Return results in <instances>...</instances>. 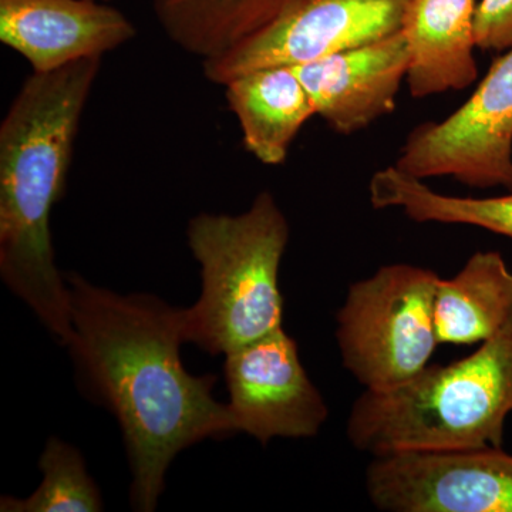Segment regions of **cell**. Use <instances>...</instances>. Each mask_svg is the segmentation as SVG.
<instances>
[{
    "label": "cell",
    "instance_id": "obj_6",
    "mask_svg": "<svg viewBox=\"0 0 512 512\" xmlns=\"http://www.w3.org/2000/svg\"><path fill=\"white\" fill-rule=\"evenodd\" d=\"M393 165L423 181L451 177L478 190L512 191V47L447 119L414 127Z\"/></svg>",
    "mask_w": 512,
    "mask_h": 512
},
{
    "label": "cell",
    "instance_id": "obj_18",
    "mask_svg": "<svg viewBox=\"0 0 512 512\" xmlns=\"http://www.w3.org/2000/svg\"><path fill=\"white\" fill-rule=\"evenodd\" d=\"M477 49L503 53L512 47V0H480L476 12Z\"/></svg>",
    "mask_w": 512,
    "mask_h": 512
},
{
    "label": "cell",
    "instance_id": "obj_1",
    "mask_svg": "<svg viewBox=\"0 0 512 512\" xmlns=\"http://www.w3.org/2000/svg\"><path fill=\"white\" fill-rule=\"evenodd\" d=\"M72 356L82 392L114 417L130 464V504L156 511L174 458L204 440L238 434L215 375L194 376L181 359L184 309L151 293H120L67 272Z\"/></svg>",
    "mask_w": 512,
    "mask_h": 512
},
{
    "label": "cell",
    "instance_id": "obj_12",
    "mask_svg": "<svg viewBox=\"0 0 512 512\" xmlns=\"http://www.w3.org/2000/svg\"><path fill=\"white\" fill-rule=\"evenodd\" d=\"M477 0H409L402 33L413 99L460 92L476 82Z\"/></svg>",
    "mask_w": 512,
    "mask_h": 512
},
{
    "label": "cell",
    "instance_id": "obj_17",
    "mask_svg": "<svg viewBox=\"0 0 512 512\" xmlns=\"http://www.w3.org/2000/svg\"><path fill=\"white\" fill-rule=\"evenodd\" d=\"M43 478L29 497L3 495L2 512H100L104 510L99 485L86 461L72 444L49 437L39 458Z\"/></svg>",
    "mask_w": 512,
    "mask_h": 512
},
{
    "label": "cell",
    "instance_id": "obj_9",
    "mask_svg": "<svg viewBox=\"0 0 512 512\" xmlns=\"http://www.w3.org/2000/svg\"><path fill=\"white\" fill-rule=\"evenodd\" d=\"M224 375L238 433L262 446L275 439H313L329 419L328 403L284 328L227 353Z\"/></svg>",
    "mask_w": 512,
    "mask_h": 512
},
{
    "label": "cell",
    "instance_id": "obj_15",
    "mask_svg": "<svg viewBox=\"0 0 512 512\" xmlns=\"http://www.w3.org/2000/svg\"><path fill=\"white\" fill-rule=\"evenodd\" d=\"M285 0H151L168 39L201 62L224 55L266 25Z\"/></svg>",
    "mask_w": 512,
    "mask_h": 512
},
{
    "label": "cell",
    "instance_id": "obj_13",
    "mask_svg": "<svg viewBox=\"0 0 512 512\" xmlns=\"http://www.w3.org/2000/svg\"><path fill=\"white\" fill-rule=\"evenodd\" d=\"M222 87L241 127L245 150L262 164H284L299 131L316 116L293 67L252 70Z\"/></svg>",
    "mask_w": 512,
    "mask_h": 512
},
{
    "label": "cell",
    "instance_id": "obj_2",
    "mask_svg": "<svg viewBox=\"0 0 512 512\" xmlns=\"http://www.w3.org/2000/svg\"><path fill=\"white\" fill-rule=\"evenodd\" d=\"M100 67L96 57L32 72L0 124V278L63 348L72 339V301L50 221Z\"/></svg>",
    "mask_w": 512,
    "mask_h": 512
},
{
    "label": "cell",
    "instance_id": "obj_16",
    "mask_svg": "<svg viewBox=\"0 0 512 512\" xmlns=\"http://www.w3.org/2000/svg\"><path fill=\"white\" fill-rule=\"evenodd\" d=\"M369 200L376 210L396 208L419 224L470 225L512 239V191L488 198L440 194L389 165L370 178Z\"/></svg>",
    "mask_w": 512,
    "mask_h": 512
},
{
    "label": "cell",
    "instance_id": "obj_10",
    "mask_svg": "<svg viewBox=\"0 0 512 512\" xmlns=\"http://www.w3.org/2000/svg\"><path fill=\"white\" fill-rule=\"evenodd\" d=\"M292 67L311 97L316 117L340 136H352L396 110L409 52L400 30Z\"/></svg>",
    "mask_w": 512,
    "mask_h": 512
},
{
    "label": "cell",
    "instance_id": "obj_11",
    "mask_svg": "<svg viewBox=\"0 0 512 512\" xmlns=\"http://www.w3.org/2000/svg\"><path fill=\"white\" fill-rule=\"evenodd\" d=\"M136 35L123 12L96 0H0V42L35 73L103 59Z\"/></svg>",
    "mask_w": 512,
    "mask_h": 512
},
{
    "label": "cell",
    "instance_id": "obj_7",
    "mask_svg": "<svg viewBox=\"0 0 512 512\" xmlns=\"http://www.w3.org/2000/svg\"><path fill=\"white\" fill-rule=\"evenodd\" d=\"M409 0H285L261 29L224 55L204 60L208 82L225 86L252 70L298 66L402 30Z\"/></svg>",
    "mask_w": 512,
    "mask_h": 512
},
{
    "label": "cell",
    "instance_id": "obj_14",
    "mask_svg": "<svg viewBox=\"0 0 512 512\" xmlns=\"http://www.w3.org/2000/svg\"><path fill=\"white\" fill-rule=\"evenodd\" d=\"M512 312V271L497 251H478L453 278H439L434 328L440 345H476L500 330Z\"/></svg>",
    "mask_w": 512,
    "mask_h": 512
},
{
    "label": "cell",
    "instance_id": "obj_8",
    "mask_svg": "<svg viewBox=\"0 0 512 512\" xmlns=\"http://www.w3.org/2000/svg\"><path fill=\"white\" fill-rule=\"evenodd\" d=\"M365 481L383 512H512V454L503 447L372 457Z\"/></svg>",
    "mask_w": 512,
    "mask_h": 512
},
{
    "label": "cell",
    "instance_id": "obj_3",
    "mask_svg": "<svg viewBox=\"0 0 512 512\" xmlns=\"http://www.w3.org/2000/svg\"><path fill=\"white\" fill-rule=\"evenodd\" d=\"M510 414L512 312L471 355L429 365L396 389L365 390L350 409L346 436L370 457L503 447Z\"/></svg>",
    "mask_w": 512,
    "mask_h": 512
},
{
    "label": "cell",
    "instance_id": "obj_4",
    "mask_svg": "<svg viewBox=\"0 0 512 512\" xmlns=\"http://www.w3.org/2000/svg\"><path fill=\"white\" fill-rule=\"evenodd\" d=\"M291 228L271 191L237 215L201 214L187 225L200 265L201 293L184 309V338L210 355H227L284 328L279 286Z\"/></svg>",
    "mask_w": 512,
    "mask_h": 512
},
{
    "label": "cell",
    "instance_id": "obj_5",
    "mask_svg": "<svg viewBox=\"0 0 512 512\" xmlns=\"http://www.w3.org/2000/svg\"><path fill=\"white\" fill-rule=\"evenodd\" d=\"M440 276L410 264L380 266L350 285L336 313L342 363L365 390L386 392L430 365L440 345L434 293Z\"/></svg>",
    "mask_w": 512,
    "mask_h": 512
}]
</instances>
